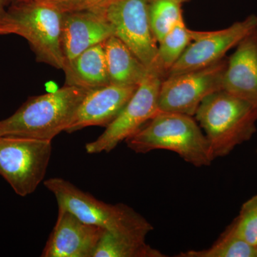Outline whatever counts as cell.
Returning a JSON list of instances; mask_svg holds the SVG:
<instances>
[{"instance_id":"6da1fadb","label":"cell","mask_w":257,"mask_h":257,"mask_svg":"<svg viewBox=\"0 0 257 257\" xmlns=\"http://www.w3.org/2000/svg\"><path fill=\"white\" fill-rule=\"evenodd\" d=\"M89 91L65 84L55 92L31 96L15 114L0 121V137L52 141L69 127Z\"/></svg>"},{"instance_id":"7a4b0ae2","label":"cell","mask_w":257,"mask_h":257,"mask_svg":"<svg viewBox=\"0 0 257 257\" xmlns=\"http://www.w3.org/2000/svg\"><path fill=\"white\" fill-rule=\"evenodd\" d=\"M125 142L136 153L168 150L197 167H207L214 160L197 120L180 113L160 111Z\"/></svg>"},{"instance_id":"3957f363","label":"cell","mask_w":257,"mask_h":257,"mask_svg":"<svg viewBox=\"0 0 257 257\" xmlns=\"http://www.w3.org/2000/svg\"><path fill=\"white\" fill-rule=\"evenodd\" d=\"M194 116L204 130L214 160L227 156L256 132V108L224 89L206 97Z\"/></svg>"},{"instance_id":"277c9868","label":"cell","mask_w":257,"mask_h":257,"mask_svg":"<svg viewBox=\"0 0 257 257\" xmlns=\"http://www.w3.org/2000/svg\"><path fill=\"white\" fill-rule=\"evenodd\" d=\"M62 13L35 1H17L3 15L5 35L15 34L28 41L37 62L63 69L61 46Z\"/></svg>"},{"instance_id":"5b68a950","label":"cell","mask_w":257,"mask_h":257,"mask_svg":"<svg viewBox=\"0 0 257 257\" xmlns=\"http://www.w3.org/2000/svg\"><path fill=\"white\" fill-rule=\"evenodd\" d=\"M45 187L55 195L58 207L73 213L88 224L113 233L147 236L152 225L143 216L124 204H106L62 178L45 181Z\"/></svg>"},{"instance_id":"8992f818","label":"cell","mask_w":257,"mask_h":257,"mask_svg":"<svg viewBox=\"0 0 257 257\" xmlns=\"http://www.w3.org/2000/svg\"><path fill=\"white\" fill-rule=\"evenodd\" d=\"M52 151V141L1 136L0 175L16 194L26 197L45 179Z\"/></svg>"},{"instance_id":"52a82bcc","label":"cell","mask_w":257,"mask_h":257,"mask_svg":"<svg viewBox=\"0 0 257 257\" xmlns=\"http://www.w3.org/2000/svg\"><path fill=\"white\" fill-rule=\"evenodd\" d=\"M163 78L149 69L124 109L96 140L85 145L88 154L110 152L160 112L159 96Z\"/></svg>"},{"instance_id":"ba28073f","label":"cell","mask_w":257,"mask_h":257,"mask_svg":"<svg viewBox=\"0 0 257 257\" xmlns=\"http://www.w3.org/2000/svg\"><path fill=\"white\" fill-rule=\"evenodd\" d=\"M228 59L204 68L167 76L159 96L160 110L194 116L202 101L222 90Z\"/></svg>"},{"instance_id":"9c48e42d","label":"cell","mask_w":257,"mask_h":257,"mask_svg":"<svg viewBox=\"0 0 257 257\" xmlns=\"http://www.w3.org/2000/svg\"><path fill=\"white\" fill-rule=\"evenodd\" d=\"M151 0H112L99 12L112 29L114 36L130 48L147 69L156 58L157 40L150 27Z\"/></svg>"},{"instance_id":"30bf717a","label":"cell","mask_w":257,"mask_h":257,"mask_svg":"<svg viewBox=\"0 0 257 257\" xmlns=\"http://www.w3.org/2000/svg\"><path fill=\"white\" fill-rule=\"evenodd\" d=\"M256 28L257 15H251L224 30L206 32L189 30L193 42L186 48L167 77L204 68L223 60L226 52L237 46Z\"/></svg>"},{"instance_id":"8fae6325","label":"cell","mask_w":257,"mask_h":257,"mask_svg":"<svg viewBox=\"0 0 257 257\" xmlns=\"http://www.w3.org/2000/svg\"><path fill=\"white\" fill-rule=\"evenodd\" d=\"M57 222L42 257H93L106 230L88 224L73 213L58 207Z\"/></svg>"},{"instance_id":"7c38bea8","label":"cell","mask_w":257,"mask_h":257,"mask_svg":"<svg viewBox=\"0 0 257 257\" xmlns=\"http://www.w3.org/2000/svg\"><path fill=\"white\" fill-rule=\"evenodd\" d=\"M138 86L110 84L87 93L66 133H73L88 126L106 127L124 109Z\"/></svg>"},{"instance_id":"4fadbf2b","label":"cell","mask_w":257,"mask_h":257,"mask_svg":"<svg viewBox=\"0 0 257 257\" xmlns=\"http://www.w3.org/2000/svg\"><path fill=\"white\" fill-rule=\"evenodd\" d=\"M112 29L100 13L73 12L62 15L61 46L65 62L113 36Z\"/></svg>"},{"instance_id":"5bb4252c","label":"cell","mask_w":257,"mask_h":257,"mask_svg":"<svg viewBox=\"0 0 257 257\" xmlns=\"http://www.w3.org/2000/svg\"><path fill=\"white\" fill-rule=\"evenodd\" d=\"M236 47L228 59L223 89L257 109V28Z\"/></svg>"},{"instance_id":"9a60e30c","label":"cell","mask_w":257,"mask_h":257,"mask_svg":"<svg viewBox=\"0 0 257 257\" xmlns=\"http://www.w3.org/2000/svg\"><path fill=\"white\" fill-rule=\"evenodd\" d=\"M62 70L65 74L66 85L92 90L110 84L103 43L66 62Z\"/></svg>"},{"instance_id":"2e32d148","label":"cell","mask_w":257,"mask_h":257,"mask_svg":"<svg viewBox=\"0 0 257 257\" xmlns=\"http://www.w3.org/2000/svg\"><path fill=\"white\" fill-rule=\"evenodd\" d=\"M103 45L110 84L140 85L148 74L146 66L114 35L103 42Z\"/></svg>"},{"instance_id":"e0dca14e","label":"cell","mask_w":257,"mask_h":257,"mask_svg":"<svg viewBox=\"0 0 257 257\" xmlns=\"http://www.w3.org/2000/svg\"><path fill=\"white\" fill-rule=\"evenodd\" d=\"M146 236L106 231L93 257H165L147 243Z\"/></svg>"},{"instance_id":"ac0fdd59","label":"cell","mask_w":257,"mask_h":257,"mask_svg":"<svg viewBox=\"0 0 257 257\" xmlns=\"http://www.w3.org/2000/svg\"><path fill=\"white\" fill-rule=\"evenodd\" d=\"M191 42L192 37L189 29L186 27L183 19L159 42L160 46L157 49L156 58L151 68L149 69L165 79Z\"/></svg>"},{"instance_id":"d6986e66","label":"cell","mask_w":257,"mask_h":257,"mask_svg":"<svg viewBox=\"0 0 257 257\" xmlns=\"http://www.w3.org/2000/svg\"><path fill=\"white\" fill-rule=\"evenodd\" d=\"M177 257H257L256 246L250 244L235 232L231 225L211 247L189 250Z\"/></svg>"},{"instance_id":"ffe728a7","label":"cell","mask_w":257,"mask_h":257,"mask_svg":"<svg viewBox=\"0 0 257 257\" xmlns=\"http://www.w3.org/2000/svg\"><path fill=\"white\" fill-rule=\"evenodd\" d=\"M181 4L172 0H151L149 9L150 27L157 42L181 20H183Z\"/></svg>"},{"instance_id":"44dd1931","label":"cell","mask_w":257,"mask_h":257,"mask_svg":"<svg viewBox=\"0 0 257 257\" xmlns=\"http://www.w3.org/2000/svg\"><path fill=\"white\" fill-rule=\"evenodd\" d=\"M235 232L256 246L257 243V195L251 197L243 204L239 216L231 224Z\"/></svg>"},{"instance_id":"7402d4cb","label":"cell","mask_w":257,"mask_h":257,"mask_svg":"<svg viewBox=\"0 0 257 257\" xmlns=\"http://www.w3.org/2000/svg\"><path fill=\"white\" fill-rule=\"evenodd\" d=\"M27 1V0H21ZM50 5L61 13L92 11L99 13L112 0H30ZM17 2V1H16Z\"/></svg>"},{"instance_id":"603a6c76","label":"cell","mask_w":257,"mask_h":257,"mask_svg":"<svg viewBox=\"0 0 257 257\" xmlns=\"http://www.w3.org/2000/svg\"><path fill=\"white\" fill-rule=\"evenodd\" d=\"M15 0H0V13L4 15L5 8L9 5L13 4Z\"/></svg>"},{"instance_id":"cb8c5ba5","label":"cell","mask_w":257,"mask_h":257,"mask_svg":"<svg viewBox=\"0 0 257 257\" xmlns=\"http://www.w3.org/2000/svg\"><path fill=\"white\" fill-rule=\"evenodd\" d=\"M0 35H5L4 24H3V15L0 13Z\"/></svg>"},{"instance_id":"d4e9b609","label":"cell","mask_w":257,"mask_h":257,"mask_svg":"<svg viewBox=\"0 0 257 257\" xmlns=\"http://www.w3.org/2000/svg\"><path fill=\"white\" fill-rule=\"evenodd\" d=\"M172 1L175 2V3H179L182 5V3H186V2L189 1V0H172Z\"/></svg>"},{"instance_id":"484cf974","label":"cell","mask_w":257,"mask_h":257,"mask_svg":"<svg viewBox=\"0 0 257 257\" xmlns=\"http://www.w3.org/2000/svg\"><path fill=\"white\" fill-rule=\"evenodd\" d=\"M16 1H21V0H15V2H16ZM15 2H14V3H15Z\"/></svg>"},{"instance_id":"4316f807","label":"cell","mask_w":257,"mask_h":257,"mask_svg":"<svg viewBox=\"0 0 257 257\" xmlns=\"http://www.w3.org/2000/svg\"><path fill=\"white\" fill-rule=\"evenodd\" d=\"M256 249H257V243H256Z\"/></svg>"}]
</instances>
